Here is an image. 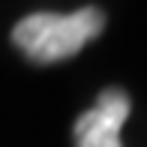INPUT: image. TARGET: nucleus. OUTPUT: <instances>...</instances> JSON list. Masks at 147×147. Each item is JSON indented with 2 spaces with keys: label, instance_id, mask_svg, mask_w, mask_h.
I'll return each instance as SVG.
<instances>
[{
  "label": "nucleus",
  "instance_id": "nucleus-1",
  "mask_svg": "<svg viewBox=\"0 0 147 147\" xmlns=\"http://www.w3.org/2000/svg\"><path fill=\"white\" fill-rule=\"evenodd\" d=\"M105 15L96 6H84L75 12H33L21 18L12 30V42L33 63H60L75 57L87 42L102 33Z\"/></svg>",
  "mask_w": 147,
  "mask_h": 147
},
{
  "label": "nucleus",
  "instance_id": "nucleus-2",
  "mask_svg": "<svg viewBox=\"0 0 147 147\" xmlns=\"http://www.w3.org/2000/svg\"><path fill=\"white\" fill-rule=\"evenodd\" d=\"M132 111V102L123 90L111 87L102 90L96 105L87 108L72 126L75 147H123L120 144V129Z\"/></svg>",
  "mask_w": 147,
  "mask_h": 147
}]
</instances>
